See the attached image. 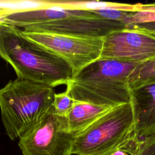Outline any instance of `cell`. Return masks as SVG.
<instances>
[{
	"mask_svg": "<svg viewBox=\"0 0 155 155\" xmlns=\"http://www.w3.org/2000/svg\"><path fill=\"white\" fill-rule=\"evenodd\" d=\"M52 5V1H0V15L4 16L12 13Z\"/></svg>",
	"mask_w": 155,
	"mask_h": 155,
	"instance_id": "13",
	"label": "cell"
},
{
	"mask_svg": "<svg viewBox=\"0 0 155 155\" xmlns=\"http://www.w3.org/2000/svg\"><path fill=\"white\" fill-rule=\"evenodd\" d=\"M0 56L12 66L18 78L54 88L67 85L73 76L63 58L27 39L20 28L5 22L0 25Z\"/></svg>",
	"mask_w": 155,
	"mask_h": 155,
	"instance_id": "1",
	"label": "cell"
},
{
	"mask_svg": "<svg viewBox=\"0 0 155 155\" xmlns=\"http://www.w3.org/2000/svg\"><path fill=\"white\" fill-rule=\"evenodd\" d=\"M139 64L109 59L87 65L67 84L75 101L114 107L131 101L128 78Z\"/></svg>",
	"mask_w": 155,
	"mask_h": 155,
	"instance_id": "2",
	"label": "cell"
},
{
	"mask_svg": "<svg viewBox=\"0 0 155 155\" xmlns=\"http://www.w3.org/2000/svg\"><path fill=\"white\" fill-rule=\"evenodd\" d=\"M125 27L122 23L103 18L92 12L80 10L76 15L34 25L22 30L74 36L104 38L112 31Z\"/></svg>",
	"mask_w": 155,
	"mask_h": 155,
	"instance_id": "8",
	"label": "cell"
},
{
	"mask_svg": "<svg viewBox=\"0 0 155 155\" xmlns=\"http://www.w3.org/2000/svg\"><path fill=\"white\" fill-rule=\"evenodd\" d=\"M155 83V58L138 64L128 78L130 89Z\"/></svg>",
	"mask_w": 155,
	"mask_h": 155,
	"instance_id": "12",
	"label": "cell"
},
{
	"mask_svg": "<svg viewBox=\"0 0 155 155\" xmlns=\"http://www.w3.org/2000/svg\"><path fill=\"white\" fill-rule=\"evenodd\" d=\"M2 16L0 15V25L4 22V21H3V19H2Z\"/></svg>",
	"mask_w": 155,
	"mask_h": 155,
	"instance_id": "20",
	"label": "cell"
},
{
	"mask_svg": "<svg viewBox=\"0 0 155 155\" xmlns=\"http://www.w3.org/2000/svg\"><path fill=\"white\" fill-rule=\"evenodd\" d=\"M73 136L65 117L54 114L51 107L19 138L18 146L22 155H71Z\"/></svg>",
	"mask_w": 155,
	"mask_h": 155,
	"instance_id": "5",
	"label": "cell"
},
{
	"mask_svg": "<svg viewBox=\"0 0 155 155\" xmlns=\"http://www.w3.org/2000/svg\"><path fill=\"white\" fill-rule=\"evenodd\" d=\"M136 134L131 101L113 107L73 136L71 155H110Z\"/></svg>",
	"mask_w": 155,
	"mask_h": 155,
	"instance_id": "4",
	"label": "cell"
},
{
	"mask_svg": "<svg viewBox=\"0 0 155 155\" xmlns=\"http://www.w3.org/2000/svg\"><path fill=\"white\" fill-rule=\"evenodd\" d=\"M155 58V36L126 27L103 38L99 59L141 64Z\"/></svg>",
	"mask_w": 155,
	"mask_h": 155,
	"instance_id": "7",
	"label": "cell"
},
{
	"mask_svg": "<svg viewBox=\"0 0 155 155\" xmlns=\"http://www.w3.org/2000/svg\"><path fill=\"white\" fill-rule=\"evenodd\" d=\"M141 141V151L155 143V125L148 130L140 139Z\"/></svg>",
	"mask_w": 155,
	"mask_h": 155,
	"instance_id": "17",
	"label": "cell"
},
{
	"mask_svg": "<svg viewBox=\"0 0 155 155\" xmlns=\"http://www.w3.org/2000/svg\"><path fill=\"white\" fill-rule=\"evenodd\" d=\"M150 148H151V150H152V151L155 153V143L154 144V145H151V147H150Z\"/></svg>",
	"mask_w": 155,
	"mask_h": 155,
	"instance_id": "19",
	"label": "cell"
},
{
	"mask_svg": "<svg viewBox=\"0 0 155 155\" xmlns=\"http://www.w3.org/2000/svg\"><path fill=\"white\" fill-rule=\"evenodd\" d=\"M27 39L63 58L72 69L73 76L87 65L99 59L103 38L81 37L21 30Z\"/></svg>",
	"mask_w": 155,
	"mask_h": 155,
	"instance_id": "6",
	"label": "cell"
},
{
	"mask_svg": "<svg viewBox=\"0 0 155 155\" xmlns=\"http://www.w3.org/2000/svg\"><path fill=\"white\" fill-rule=\"evenodd\" d=\"M127 27H130L139 29L140 30L145 31L155 36V22L132 25H129Z\"/></svg>",
	"mask_w": 155,
	"mask_h": 155,
	"instance_id": "18",
	"label": "cell"
},
{
	"mask_svg": "<svg viewBox=\"0 0 155 155\" xmlns=\"http://www.w3.org/2000/svg\"><path fill=\"white\" fill-rule=\"evenodd\" d=\"M54 93L51 86L18 78L0 89L1 120L12 140L41 120L51 107Z\"/></svg>",
	"mask_w": 155,
	"mask_h": 155,
	"instance_id": "3",
	"label": "cell"
},
{
	"mask_svg": "<svg viewBox=\"0 0 155 155\" xmlns=\"http://www.w3.org/2000/svg\"><path fill=\"white\" fill-rule=\"evenodd\" d=\"M155 22V3L143 4V8L136 12H130L124 21L127 26Z\"/></svg>",
	"mask_w": 155,
	"mask_h": 155,
	"instance_id": "14",
	"label": "cell"
},
{
	"mask_svg": "<svg viewBox=\"0 0 155 155\" xmlns=\"http://www.w3.org/2000/svg\"><path fill=\"white\" fill-rule=\"evenodd\" d=\"M99 16L114 21L119 22L124 24V21L129 14L130 12L122 11L114 8L102 9L92 12ZM125 25V24H124ZM126 26V25H125Z\"/></svg>",
	"mask_w": 155,
	"mask_h": 155,
	"instance_id": "16",
	"label": "cell"
},
{
	"mask_svg": "<svg viewBox=\"0 0 155 155\" xmlns=\"http://www.w3.org/2000/svg\"><path fill=\"white\" fill-rule=\"evenodd\" d=\"M136 132L140 139L155 125V83L131 90Z\"/></svg>",
	"mask_w": 155,
	"mask_h": 155,
	"instance_id": "9",
	"label": "cell"
},
{
	"mask_svg": "<svg viewBox=\"0 0 155 155\" xmlns=\"http://www.w3.org/2000/svg\"><path fill=\"white\" fill-rule=\"evenodd\" d=\"M55 5L66 8L94 12L102 9L114 8L125 12H136L141 10L143 4H121L98 1H53Z\"/></svg>",
	"mask_w": 155,
	"mask_h": 155,
	"instance_id": "11",
	"label": "cell"
},
{
	"mask_svg": "<svg viewBox=\"0 0 155 155\" xmlns=\"http://www.w3.org/2000/svg\"><path fill=\"white\" fill-rule=\"evenodd\" d=\"M112 108L75 101L73 108L65 117L70 132L74 136L82 131Z\"/></svg>",
	"mask_w": 155,
	"mask_h": 155,
	"instance_id": "10",
	"label": "cell"
},
{
	"mask_svg": "<svg viewBox=\"0 0 155 155\" xmlns=\"http://www.w3.org/2000/svg\"><path fill=\"white\" fill-rule=\"evenodd\" d=\"M74 102L75 101L66 89L64 92L54 93L51 108L54 114L66 117L73 108Z\"/></svg>",
	"mask_w": 155,
	"mask_h": 155,
	"instance_id": "15",
	"label": "cell"
}]
</instances>
